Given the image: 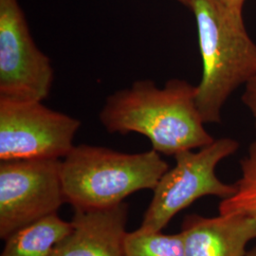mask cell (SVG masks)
Returning <instances> with one entry per match:
<instances>
[{
	"label": "cell",
	"instance_id": "obj_1",
	"mask_svg": "<svg viewBox=\"0 0 256 256\" xmlns=\"http://www.w3.org/2000/svg\"><path fill=\"white\" fill-rule=\"evenodd\" d=\"M99 120L110 134L144 135L152 149L166 156L214 140L198 108L196 86L182 79H171L164 88L149 79L135 81L106 98Z\"/></svg>",
	"mask_w": 256,
	"mask_h": 256
},
{
	"label": "cell",
	"instance_id": "obj_2",
	"mask_svg": "<svg viewBox=\"0 0 256 256\" xmlns=\"http://www.w3.org/2000/svg\"><path fill=\"white\" fill-rule=\"evenodd\" d=\"M202 59L196 106L203 122H220L230 94L256 76V44L248 34L242 10L220 0H194Z\"/></svg>",
	"mask_w": 256,
	"mask_h": 256
},
{
	"label": "cell",
	"instance_id": "obj_3",
	"mask_svg": "<svg viewBox=\"0 0 256 256\" xmlns=\"http://www.w3.org/2000/svg\"><path fill=\"white\" fill-rule=\"evenodd\" d=\"M168 170L154 149L128 154L108 147L74 146L61 160L66 203L74 209L112 207L138 191H153Z\"/></svg>",
	"mask_w": 256,
	"mask_h": 256
},
{
	"label": "cell",
	"instance_id": "obj_4",
	"mask_svg": "<svg viewBox=\"0 0 256 256\" xmlns=\"http://www.w3.org/2000/svg\"><path fill=\"white\" fill-rule=\"evenodd\" d=\"M239 144L222 138L200 148L198 152L185 150L174 155L176 164L160 180L150 205L138 230L162 232L180 212L200 198L212 196L224 200L236 192V185L222 182L216 174L221 160L234 154Z\"/></svg>",
	"mask_w": 256,
	"mask_h": 256
},
{
	"label": "cell",
	"instance_id": "obj_5",
	"mask_svg": "<svg viewBox=\"0 0 256 256\" xmlns=\"http://www.w3.org/2000/svg\"><path fill=\"white\" fill-rule=\"evenodd\" d=\"M80 128L79 120L43 101L0 98V160H62Z\"/></svg>",
	"mask_w": 256,
	"mask_h": 256
},
{
	"label": "cell",
	"instance_id": "obj_6",
	"mask_svg": "<svg viewBox=\"0 0 256 256\" xmlns=\"http://www.w3.org/2000/svg\"><path fill=\"white\" fill-rule=\"evenodd\" d=\"M61 160L34 158L0 162V238L54 214L66 203Z\"/></svg>",
	"mask_w": 256,
	"mask_h": 256
},
{
	"label": "cell",
	"instance_id": "obj_7",
	"mask_svg": "<svg viewBox=\"0 0 256 256\" xmlns=\"http://www.w3.org/2000/svg\"><path fill=\"white\" fill-rule=\"evenodd\" d=\"M54 79L52 61L36 44L18 0H0V98L44 101Z\"/></svg>",
	"mask_w": 256,
	"mask_h": 256
},
{
	"label": "cell",
	"instance_id": "obj_8",
	"mask_svg": "<svg viewBox=\"0 0 256 256\" xmlns=\"http://www.w3.org/2000/svg\"><path fill=\"white\" fill-rule=\"evenodd\" d=\"M72 230L50 256H126L128 205L74 209Z\"/></svg>",
	"mask_w": 256,
	"mask_h": 256
},
{
	"label": "cell",
	"instance_id": "obj_9",
	"mask_svg": "<svg viewBox=\"0 0 256 256\" xmlns=\"http://www.w3.org/2000/svg\"><path fill=\"white\" fill-rule=\"evenodd\" d=\"M186 256H246L256 238V222L242 214L205 218L189 214L180 230Z\"/></svg>",
	"mask_w": 256,
	"mask_h": 256
},
{
	"label": "cell",
	"instance_id": "obj_10",
	"mask_svg": "<svg viewBox=\"0 0 256 256\" xmlns=\"http://www.w3.org/2000/svg\"><path fill=\"white\" fill-rule=\"evenodd\" d=\"M70 230V222L54 214L10 236L0 256H50Z\"/></svg>",
	"mask_w": 256,
	"mask_h": 256
},
{
	"label": "cell",
	"instance_id": "obj_11",
	"mask_svg": "<svg viewBox=\"0 0 256 256\" xmlns=\"http://www.w3.org/2000/svg\"><path fill=\"white\" fill-rule=\"evenodd\" d=\"M241 176L236 192L220 202V214H242L256 222V140L250 144L248 154L241 162Z\"/></svg>",
	"mask_w": 256,
	"mask_h": 256
},
{
	"label": "cell",
	"instance_id": "obj_12",
	"mask_svg": "<svg viewBox=\"0 0 256 256\" xmlns=\"http://www.w3.org/2000/svg\"><path fill=\"white\" fill-rule=\"evenodd\" d=\"M126 256H186L182 232L164 234L162 232H128Z\"/></svg>",
	"mask_w": 256,
	"mask_h": 256
},
{
	"label": "cell",
	"instance_id": "obj_13",
	"mask_svg": "<svg viewBox=\"0 0 256 256\" xmlns=\"http://www.w3.org/2000/svg\"><path fill=\"white\" fill-rule=\"evenodd\" d=\"M242 102L252 114L256 128V76L245 84Z\"/></svg>",
	"mask_w": 256,
	"mask_h": 256
},
{
	"label": "cell",
	"instance_id": "obj_14",
	"mask_svg": "<svg viewBox=\"0 0 256 256\" xmlns=\"http://www.w3.org/2000/svg\"><path fill=\"white\" fill-rule=\"evenodd\" d=\"M220 1L223 2L224 4H226L227 6H229L230 8L242 10L246 0H220Z\"/></svg>",
	"mask_w": 256,
	"mask_h": 256
},
{
	"label": "cell",
	"instance_id": "obj_15",
	"mask_svg": "<svg viewBox=\"0 0 256 256\" xmlns=\"http://www.w3.org/2000/svg\"><path fill=\"white\" fill-rule=\"evenodd\" d=\"M176 1H178V2H180L183 5H185V6H187V7H191V5H192V1L194 0H176Z\"/></svg>",
	"mask_w": 256,
	"mask_h": 256
},
{
	"label": "cell",
	"instance_id": "obj_16",
	"mask_svg": "<svg viewBox=\"0 0 256 256\" xmlns=\"http://www.w3.org/2000/svg\"><path fill=\"white\" fill-rule=\"evenodd\" d=\"M246 256H256V247L252 248L250 250H248Z\"/></svg>",
	"mask_w": 256,
	"mask_h": 256
}]
</instances>
